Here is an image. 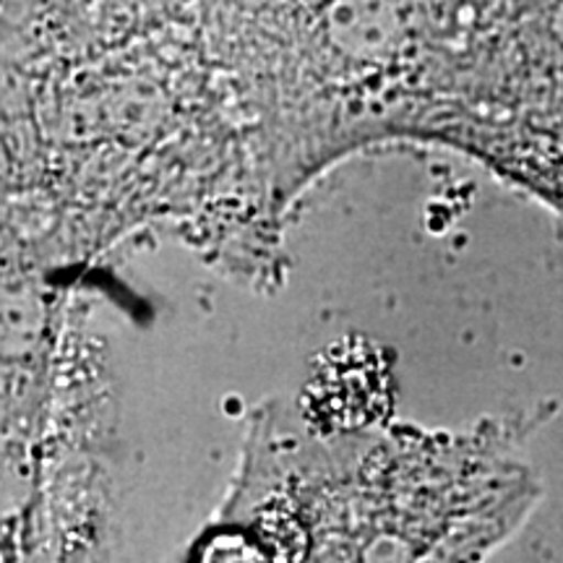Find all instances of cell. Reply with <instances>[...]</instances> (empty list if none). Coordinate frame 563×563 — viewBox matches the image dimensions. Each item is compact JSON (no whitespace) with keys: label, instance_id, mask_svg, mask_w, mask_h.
Here are the masks:
<instances>
[{"label":"cell","instance_id":"cell-1","mask_svg":"<svg viewBox=\"0 0 563 563\" xmlns=\"http://www.w3.org/2000/svg\"><path fill=\"white\" fill-rule=\"evenodd\" d=\"M258 543L277 563H290L300 559V553L306 551L302 527L295 522L292 514L285 511H266L258 519Z\"/></svg>","mask_w":563,"mask_h":563},{"label":"cell","instance_id":"cell-2","mask_svg":"<svg viewBox=\"0 0 563 563\" xmlns=\"http://www.w3.org/2000/svg\"><path fill=\"white\" fill-rule=\"evenodd\" d=\"M269 553L249 534L222 532L201 545L196 563H269Z\"/></svg>","mask_w":563,"mask_h":563}]
</instances>
